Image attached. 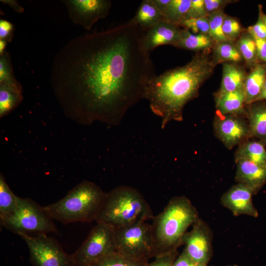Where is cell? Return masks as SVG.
Listing matches in <instances>:
<instances>
[{"instance_id": "cell-1", "label": "cell", "mask_w": 266, "mask_h": 266, "mask_svg": "<svg viewBox=\"0 0 266 266\" xmlns=\"http://www.w3.org/2000/svg\"><path fill=\"white\" fill-rule=\"evenodd\" d=\"M144 31L131 20L70 39L55 55L50 83L65 113L85 124L117 125L155 74Z\"/></svg>"}, {"instance_id": "cell-2", "label": "cell", "mask_w": 266, "mask_h": 266, "mask_svg": "<svg viewBox=\"0 0 266 266\" xmlns=\"http://www.w3.org/2000/svg\"><path fill=\"white\" fill-rule=\"evenodd\" d=\"M217 65L209 51L197 52L186 65L151 79L143 99L149 101L152 111L161 118L162 129L171 121L183 120L185 106L198 97L200 88Z\"/></svg>"}, {"instance_id": "cell-3", "label": "cell", "mask_w": 266, "mask_h": 266, "mask_svg": "<svg viewBox=\"0 0 266 266\" xmlns=\"http://www.w3.org/2000/svg\"><path fill=\"white\" fill-rule=\"evenodd\" d=\"M199 218V213L190 200L185 196L172 198L151 224L153 257L177 250L182 244L189 227Z\"/></svg>"}, {"instance_id": "cell-4", "label": "cell", "mask_w": 266, "mask_h": 266, "mask_svg": "<svg viewBox=\"0 0 266 266\" xmlns=\"http://www.w3.org/2000/svg\"><path fill=\"white\" fill-rule=\"evenodd\" d=\"M106 195L94 183L83 181L63 199L43 208L53 220L64 224L96 221Z\"/></svg>"}, {"instance_id": "cell-5", "label": "cell", "mask_w": 266, "mask_h": 266, "mask_svg": "<svg viewBox=\"0 0 266 266\" xmlns=\"http://www.w3.org/2000/svg\"><path fill=\"white\" fill-rule=\"evenodd\" d=\"M153 217L140 192L133 187L122 185L106 193L96 222L117 228Z\"/></svg>"}, {"instance_id": "cell-6", "label": "cell", "mask_w": 266, "mask_h": 266, "mask_svg": "<svg viewBox=\"0 0 266 266\" xmlns=\"http://www.w3.org/2000/svg\"><path fill=\"white\" fill-rule=\"evenodd\" d=\"M0 220L5 229L17 234L36 233H58L53 219L33 200L17 197L16 208L6 217Z\"/></svg>"}, {"instance_id": "cell-7", "label": "cell", "mask_w": 266, "mask_h": 266, "mask_svg": "<svg viewBox=\"0 0 266 266\" xmlns=\"http://www.w3.org/2000/svg\"><path fill=\"white\" fill-rule=\"evenodd\" d=\"M116 252L136 260H148L153 257L151 224L139 221L114 228Z\"/></svg>"}, {"instance_id": "cell-8", "label": "cell", "mask_w": 266, "mask_h": 266, "mask_svg": "<svg viewBox=\"0 0 266 266\" xmlns=\"http://www.w3.org/2000/svg\"><path fill=\"white\" fill-rule=\"evenodd\" d=\"M115 252L114 228L105 223L97 222L87 238L72 255L75 266H90Z\"/></svg>"}, {"instance_id": "cell-9", "label": "cell", "mask_w": 266, "mask_h": 266, "mask_svg": "<svg viewBox=\"0 0 266 266\" xmlns=\"http://www.w3.org/2000/svg\"><path fill=\"white\" fill-rule=\"evenodd\" d=\"M18 235L26 243L33 266H75L73 255L67 254L57 240L46 234Z\"/></svg>"}, {"instance_id": "cell-10", "label": "cell", "mask_w": 266, "mask_h": 266, "mask_svg": "<svg viewBox=\"0 0 266 266\" xmlns=\"http://www.w3.org/2000/svg\"><path fill=\"white\" fill-rule=\"evenodd\" d=\"M212 233L208 225L200 218L185 234L183 250L200 266H207L212 255Z\"/></svg>"}, {"instance_id": "cell-11", "label": "cell", "mask_w": 266, "mask_h": 266, "mask_svg": "<svg viewBox=\"0 0 266 266\" xmlns=\"http://www.w3.org/2000/svg\"><path fill=\"white\" fill-rule=\"evenodd\" d=\"M69 17L75 25L90 31L95 23L106 18L111 7L109 0H64Z\"/></svg>"}, {"instance_id": "cell-12", "label": "cell", "mask_w": 266, "mask_h": 266, "mask_svg": "<svg viewBox=\"0 0 266 266\" xmlns=\"http://www.w3.org/2000/svg\"><path fill=\"white\" fill-rule=\"evenodd\" d=\"M213 127L216 137L228 149L251 138L248 121L242 116L217 114Z\"/></svg>"}, {"instance_id": "cell-13", "label": "cell", "mask_w": 266, "mask_h": 266, "mask_svg": "<svg viewBox=\"0 0 266 266\" xmlns=\"http://www.w3.org/2000/svg\"><path fill=\"white\" fill-rule=\"evenodd\" d=\"M254 194L249 187L237 183L223 194L221 203L235 216L246 215L257 217L258 212L252 200Z\"/></svg>"}, {"instance_id": "cell-14", "label": "cell", "mask_w": 266, "mask_h": 266, "mask_svg": "<svg viewBox=\"0 0 266 266\" xmlns=\"http://www.w3.org/2000/svg\"><path fill=\"white\" fill-rule=\"evenodd\" d=\"M182 29L177 24L163 20L144 31L143 44L145 50L150 52L163 45L173 46L180 37Z\"/></svg>"}, {"instance_id": "cell-15", "label": "cell", "mask_w": 266, "mask_h": 266, "mask_svg": "<svg viewBox=\"0 0 266 266\" xmlns=\"http://www.w3.org/2000/svg\"><path fill=\"white\" fill-rule=\"evenodd\" d=\"M235 163V181L249 187L255 194L266 183V166L246 160Z\"/></svg>"}, {"instance_id": "cell-16", "label": "cell", "mask_w": 266, "mask_h": 266, "mask_svg": "<svg viewBox=\"0 0 266 266\" xmlns=\"http://www.w3.org/2000/svg\"><path fill=\"white\" fill-rule=\"evenodd\" d=\"M214 99L217 114L234 115L246 118L244 88L225 93L216 92Z\"/></svg>"}, {"instance_id": "cell-17", "label": "cell", "mask_w": 266, "mask_h": 266, "mask_svg": "<svg viewBox=\"0 0 266 266\" xmlns=\"http://www.w3.org/2000/svg\"><path fill=\"white\" fill-rule=\"evenodd\" d=\"M246 112L251 138H257L266 145V101L246 105Z\"/></svg>"}, {"instance_id": "cell-18", "label": "cell", "mask_w": 266, "mask_h": 266, "mask_svg": "<svg viewBox=\"0 0 266 266\" xmlns=\"http://www.w3.org/2000/svg\"><path fill=\"white\" fill-rule=\"evenodd\" d=\"M247 74L236 63H223V75L218 93H225L243 88Z\"/></svg>"}, {"instance_id": "cell-19", "label": "cell", "mask_w": 266, "mask_h": 266, "mask_svg": "<svg viewBox=\"0 0 266 266\" xmlns=\"http://www.w3.org/2000/svg\"><path fill=\"white\" fill-rule=\"evenodd\" d=\"M266 80V66L258 63L247 74L244 84L246 105L255 102L260 96Z\"/></svg>"}, {"instance_id": "cell-20", "label": "cell", "mask_w": 266, "mask_h": 266, "mask_svg": "<svg viewBox=\"0 0 266 266\" xmlns=\"http://www.w3.org/2000/svg\"><path fill=\"white\" fill-rule=\"evenodd\" d=\"M215 43L209 34H195L182 28L180 37L173 46L185 50L200 52L213 49Z\"/></svg>"}, {"instance_id": "cell-21", "label": "cell", "mask_w": 266, "mask_h": 266, "mask_svg": "<svg viewBox=\"0 0 266 266\" xmlns=\"http://www.w3.org/2000/svg\"><path fill=\"white\" fill-rule=\"evenodd\" d=\"M265 144L260 140L248 139L238 145L234 155L235 162L246 160L266 166Z\"/></svg>"}, {"instance_id": "cell-22", "label": "cell", "mask_w": 266, "mask_h": 266, "mask_svg": "<svg viewBox=\"0 0 266 266\" xmlns=\"http://www.w3.org/2000/svg\"><path fill=\"white\" fill-rule=\"evenodd\" d=\"M131 20L141 29L146 31L165 19L162 13L152 0H143L138 7L134 16Z\"/></svg>"}, {"instance_id": "cell-23", "label": "cell", "mask_w": 266, "mask_h": 266, "mask_svg": "<svg viewBox=\"0 0 266 266\" xmlns=\"http://www.w3.org/2000/svg\"><path fill=\"white\" fill-rule=\"evenodd\" d=\"M212 56L217 64L221 63H238L243 58L235 44L230 41L216 42Z\"/></svg>"}, {"instance_id": "cell-24", "label": "cell", "mask_w": 266, "mask_h": 266, "mask_svg": "<svg viewBox=\"0 0 266 266\" xmlns=\"http://www.w3.org/2000/svg\"><path fill=\"white\" fill-rule=\"evenodd\" d=\"M22 90L0 84V117L2 118L14 109L22 101Z\"/></svg>"}, {"instance_id": "cell-25", "label": "cell", "mask_w": 266, "mask_h": 266, "mask_svg": "<svg viewBox=\"0 0 266 266\" xmlns=\"http://www.w3.org/2000/svg\"><path fill=\"white\" fill-rule=\"evenodd\" d=\"M235 45L247 66L252 68L259 63L255 39L247 32L241 35Z\"/></svg>"}, {"instance_id": "cell-26", "label": "cell", "mask_w": 266, "mask_h": 266, "mask_svg": "<svg viewBox=\"0 0 266 266\" xmlns=\"http://www.w3.org/2000/svg\"><path fill=\"white\" fill-rule=\"evenodd\" d=\"M17 197L7 184L3 175H0V219L12 213L16 208Z\"/></svg>"}, {"instance_id": "cell-27", "label": "cell", "mask_w": 266, "mask_h": 266, "mask_svg": "<svg viewBox=\"0 0 266 266\" xmlns=\"http://www.w3.org/2000/svg\"><path fill=\"white\" fill-rule=\"evenodd\" d=\"M148 260H136L117 252L111 253L90 266H147Z\"/></svg>"}, {"instance_id": "cell-28", "label": "cell", "mask_w": 266, "mask_h": 266, "mask_svg": "<svg viewBox=\"0 0 266 266\" xmlns=\"http://www.w3.org/2000/svg\"><path fill=\"white\" fill-rule=\"evenodd\" d=\"M191 2L192 0H170L163 13L164 19L179 25L185 19Z\"/></svg>"}, {"instance_id": "cell-29", "label": "cell", "mask_w": 266, "mask_h": 266, "mask_svg": "<svg viewBox=\"0 0 266 266\" xmlns=\"http://www.w3.org/2000/svg\"><path fill=\"white\" fill-rule=\"evenodd\" d=\"M0 84L22 90L21 84L15 78L10 55L6 51L0 55Z\"/></svg>"}, {"instance_id": "cell-30", "label": "cell", "mask_w": 266, "mask_h": 266, "mask_svg": "<svg viewBox=\"0 0 266 266\" xmlns=\"http://www.w3.org/2000/svg\"><path fill=\"white\" fill-rule=\"evenodd\" d=\"M225 15L224 9H222L214 12L207 16L209 24V35L215 43L229 41L222 30Z\"/></svg>"}, {"instance_id": "cell-31", "label": "cell", "mask_w": 266, "mask_h": 266, "mask_svg": "<svg viewBox=\"0 0 266 266\" xmlns=\"http://www.w3.org/2000/svg\"><path fill=\"white\" fill-rule=\"evenodd\" d=\"M222 30L227 39L233 42L243 33L240 23L236 18L226 14L224 18Z\"/></svg>"}, {"instance_id": "cell-32", "label": "cell", "mask_w": 266, "mask_h": 266, "mask_svg": "<svg viewBox=\"0 0 266 266\" xmlns=\"http://www.w3.org/2000/svg\"><path fill=\"white\" fill-rule=\"evenodd\" d=\"M179 26L195 34H209V24L208 17L190 18L182 20Z\"/></svg>"}, {"instance_id": "cell-33", "label": "cell", "mask_w": 266, "mask_h": 266, "mask_svg": "<svg viewBox=\"0 0 266 266\" xmlns=\"http://www.w3.org/2000/svg\"><path fill=\"white\" fill-rule=\"evenodd\" d=\"M208 16L204 0H192L191 6L185 19L199 18Z\"/></svg>"}, {"instance_id": "cell-34", "label": "cell", "mask_w": 266, "mask_h": 266, "mask_svg": "<svg viewBox=\"0 0 266 266\" xmlns=\"http://www.w3.org/2000/svg\"><path fill=\"white\" fill-rule=\"evenodd\" d=\"M247 32L254 39H266V26L259 14L257 22L248 27Z\"/></svg>"}, {"instance_id": "cell-35", "label": "cell", "mask_w": 266, "mask_h": 266, "mask_svg": "<svg viewBox=\"0 0 266 266\" xmlns=\"http://www.w3.org/2000/svg\"><path fill=\"white\" fill-rule=\"evenodd\" d=\"M178 256L177 251L156 257L147 266H172Z\"/></svg>"}, {"instance_id": "cell-36", "label": "cell", "mask_w": 266, "mask_h": 266, "mask_svg": "<svg viewBox=\"0 0 266 266\" xmlns=\"http://www.w3.org/2000/svg\"><path fill=\"white\" fill-rule=\"evenodd\" d=\"M13 25L6 20H0V40H3L7 43L11 41L14 33Z\"/></svg>"}, {"instance_id": "cell-37", "label": "cell", "mask_w": 266, "mask_h": 266, "mask_svg": "<svg viewBox=\"0 0 266 266\" xmlns=\"http://www.w3.org/2000/svg\"><path fill=\"white\" fill-rule=\"evenodd\" d=\"M233 1L232 0H204L208 15L214 12L224 9L226 5Z\"/></svg>"}, {"instance_id": "cell-38", "label": "cell", "mask_w": 266, "mask_h": 266, "mask_svg": "<svg viewBox=\"0 0 266 266\" xmlns=\"http://www.w3.org/2000/svg\"><path fill=\"white\" fill-rule=\"evenodd\" d=\"M172 266H200L190 258L183 250L177 256Z\"/></svg>"}, {"instance_id": "cell-39", "label": "cell", "mask_w": 266, "mask_h": 266, "mask_svg": "<svg viewBox=\"0 0 266 266\" xmlns=\"http://www.w3.org/2000/svg\"><path fill=\"white\" fill-rule=\"evenodd\" d=\"M259 60L266 66V39H255Z\"/></svg>"}, {"instance_id": "cell-40", "label": "cell", "mask_w": 266, "mask_h": 266, "mask_svg": "<svg viewBox=\"0 0 266 266\" xmlns=\"http://www.w3.org/2000/svg\"><path fill=\"white\" fill-rule=\"evenodd\" d=\"M0 1L9 5L15 12L22 13L24 11V8L20 5L19 2L15 0H0Z\"/></svg>"}, {"instance_id": "cell-41", "label": "cell", "mask_w": 266, "mask_h": 266, "mask_svg": "<svg viewBox=\"0 0 266 266\" xmlns=\"http://www.w3.org/2000/svg\"><path fill=\"white\" fill-rule=\"evenodd\" d=\"M152 1L163 15L170 0H152Z\"/></svg>"}, {"instance_id": "cell-42", "label": "cell", "mask_w": 266, "mask_h": 266, "mask_svg": "<svg viewBox=\"0 0 266 266\" xmlns=\"http://www.w3.org/2000/svg\"><path fill=\"white\" fill-rule=\"evenodd\" d=\"M266 100V80L264 85L262 92L256 101Z\"/></svg>"}, {"instance_id": "cell-43", "label": "cell", "mask_w": 266, "mask_h": 266, "mask_svg": "<svg viewBox=\"0 0 266 266\" xmlns=\"http://www.w3.org/2000/svg\"><path fill=\"white\" fill-rule=\"evenodd\" d=\"M7 42L3 40H0V55H2L5 50Z\"/></svg>"}, {"instance_id": "cell-44", "label": "cell", "mask_w": 266, "mask_h": 266, "mask_svg": "<svg viewBox=\"0 0 266 266\" xmlns=\"http://www.w3.org/2000/svg\"><path fill=\"white\" fill-rule=\"evenodd\" d=\"M259 15L266 26V14L263 11L262 6L259 5Z\"/></svg>"}, {"instance_id": "cell-45", "label": "cell", "mask_w": 266, "mask_h": 266, "mask_svg": "<svg viewBox=\"0 0 266 266\" xmlns=\"http://www.w3.org/2000/svg\"><path fill=\"white\" fill-rule=\"evenodd\" d=\"M237 266L236 265H229V266Z\"/></svg>"}]
</instances>
